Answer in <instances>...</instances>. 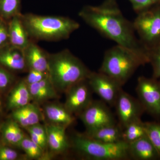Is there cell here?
I'll return each instance as SVG.
<instances>
[{
  "label": "cell",
  "instance_id": "cell-1",
  "mask_svg": "<svg viewBox=\"0 0 160 160\" xmlns=\"http://www.w3.org/2000/svg\"><path fill=\"white\" fill-rule=\"evenodd\" d=\"M78 15L104 36L133 52L144 65L149 63V51L136 35L133 22L123 15L117 0H105L99 6H85Z\"/></svg>",
  "mask_w": 160,
  "mask_h": 160
},
{
  "label": "cell",
  "instance_id": "cell-2",
  "mask_svg": "<svg viewBox=\"0 0 160 160\" xmlns=\"http://www.w3.org/2000/svg\"><path fill=\"white\" fill-rule=\"evenodd\" d=\"M21 18L30 39L57 42L67 39L79 28V23L67 17L22 13Z\"/></svg>",
  "mask_w": 160,
  "mask_h": 160
},
{
  "label": "cell",
  "instance_id": "cell-3",
  "mask_svg": "<svg viewBox=\"0 0 160 160\" xmlns=\"http://www.w3.org/2000/svg\"><path fill=\"white\" fill-rule=\"evenodd\" d=\"M91 72L69 49L48 54V73L58 92L65 93L72 86L87 79Z\"/></svg>",
  "mask_w": 160,
  "mask_h": 160
},
{
  "label": "cell",
  "instance_id": "cell-4",
  "mask_svg": "<svg viewBox=\"0 0 160 160\" xmlns=\"http://www.w3.org/2000/svg\"><path fill=\"white\" fill-rule=\"evenodd\" d=\"M72 149L85 159L91 160H130L129 144L125 142H102L85 133L77 132L70 139Z\"/></svg>",
  "mask_w": 160,
  "mask_h": 160
},
{
  "label": "cell",
  "instance_id": "cell-5",
  "mask_svg": "<svg viewBox=\"0 0 160 160\" xmlns=\"http://www.w3.org/2000/svg\"><path fill=\"white\" fill-rule=\"evenodd\" d=\"M144 65L133 52L117 45L106 50L98 71L112 78L123 86L136 70Z\"/></svg>",
  "mask_w": 160,
  "mask_h": 160
},
{
  "label": "cell",
  "instance_id": "cell-6",
  "mask_svg": "<svg viewBox=\"0 0 160 160\" xmlns=\"http://www.w3.org/2000/svg\"><path fill=\"white\" fill-rule=\"evenodd\" d=\"M132 22L139 39L148 51L160 44V3L137 13Z\"/></svg>",
  "mask_w": 160,
  "mask_h": 160
},
{
  "label": "cell",
  "instance_id": "cell-7",
  "mask_svg": "<svg viewBox=\"0 0 160 160\" xmlns=\"http://www.w3.org/2000/svg\"><path fill=\"white\" fill-rule=\"evenodd\" d=\"M160 79L140 76L136 86L138 99L146 112L160 119Z\"/></svg>",
  "mask_w": 160,
  "mask_h": 160
},
{
  "label": "cell",
  "instance_id": "cell-8",
  "mask_svg": "<svg viewBox=\"0 0 160 160\" xmlns=\"http://www.w3.org/2000/svg\"><path fill=\"white\" fill-rule=\"evenodd\" d=\"M78 117L86 127V131L118 123L109 106L102 100H93Z\"/></svg>",
  "mask_w": 160,
  "mask_h": 160
},
{
  "label": "cell",
  "instance_id": "cell-9",
  "mask_svg": "<svg viewBox=\"0 0 160 160\" xmlns=\"http://www.w3.org/2000/svg\"><path fill=\"white\" fill-rule=\"evenodd\" d=\"M118 122L122 128L135 121L141 120L146 112L138 99L130 95L122 89L120 90L115 104Z\"/></svg>",
  "mask_w": 160,
  "mask_h": 160
},
{
  "label": "cell",
  "instance_id": "cell-10",
  "mask_svg": "<svg viewBox=\"0 0 160 160\" xmlns=\"http://www.w3.org/2000/svg\"><path fill=\"white\" fill-rule=\"evenodd\" d=\"M87 81L92 92L109 106L114 107L120 90L122 89L115 80L107 75L92 72Z\"/></svg>",
  "mask_w": 160,
  "mask_h": 160
},
{
  "label": "cell",
  "instance_id": "cell-11",
  "mask_svg": "<svg viewBox=\"0 0 160 160\" xmlns=\"http://www.w3.org/2000/svg\"><path fill=\"white\" fill-rule=\"evenodd\" d=\"M92 92L87 79L81 81L66 92L64 105L72 114L78 116L93 101Z\"/></svg>",
  "mask_w": 160,
  "mask_h": 160
},
{
  "label": "cell",
  "instance_id": "cell-12",
  "mask_svg": "<svg viewBox=\"0 0 160 160\" xmlns=\"http://www.w3.org/2000/svg\"><path fill=\"white\" fill-rule=\"evenodd\" d=\"M0 65L13 73L28 70L23 50L10 44L0 49Z\"/></svg>",
  "mask_w": 160,
  "mask_h": 160
},
{
  "label": "cell",
  "instance_id": "cell-13",
  "mask_svg": "<svg viewBox=\"0 0 160 160\" xmlns=\"http://www.w3.org/2000/svg\"><path fill=\"white\" fill-rule=\"evenodd\" d=\"M48 147L53 154H62L71 148L66 134L67 127L48 123L46 125Z\"/></svg>",
  "mask_w": 160,
  "mask_h": 160
},
{
  "label": "cell",
  "instance_id": "cell-14",
  "mask_svg": "<svg viewBox=\"0 0 160 160\" xmlns=\"http://www.w3.org/2000/svg\"><path fill=\"white\" fill-rule=\"evenodd\" d=\"M42 112L44 118L49 124L68 128L75 121L74 115L68 111L64 104L56 102L45 103Z\"/></svg>",
  "mask_w": 160,
  "mask_h": 160
},
{
  "label": "cell",
  "instance_id": "cell-15",
  "mask_svg": "<svg viewBox=\"0 0 160 160\" xmlns=\"http://www.w3.org/2000/svg\"><path fill=\"white\" fill-rule=\"evenodd\" d=\"M11 112L10 118L25 129L39 123L44 118L42 111L39 108L38 105L34 102Z\"/></svg>",
  "mask_w": 160,
  "mask_h": 160
},
{
  "label": "cell",
  "instance_id": "cell-16",
  "mask_svg": "<svg viewBox=\"0 0 160 160\" xmlns=\"http://www.w3.org/2000/svg\"><path fill=\"white\" fill-rule=\"evenodd\" d=\"M35 42L30 40L28 46L23 50L28 70L33 69L48 72L49 53L42 49Z\"/></svg>",
  "mask_w": 160,
  "mask_h": 160
},
{
  "label": "cell",
  "instance_id": "cell-17",
  "mask_svg": "<svg viewBox=\"0 0 160 160\" xmlns=\"http://www.w3.org/2000/svg\"><path fill=\"white\" fill-rule=\"evenodd\" d=\"M31 95L24 78L16 82L9 90L6 99V106L10 111L17 109L31 102Z\"/></svg>",
  "mask_w": 160,
  "mask_h": 160
},
{
  "label": "cell",
  "instance_id": "cell-18",
  "mask_svg": "<svg viewBox=\"0 0 160 160\" xmlns=\"http://www.w3.org/2000/svg\"><path fill=\"white\" fill-rule=\"evenodd\" d=\"M130 159L159 160L158 152L147 136L129 144Z\"/></svg>",
  "mask_w": 160,
  "mask_h": 160
},
{
  "label": "cell",
  "instance_id": "cell-19",
  "mask_svg": "<svg viewBox=\"0 0 160 160\" xmlns=\"http://www.w3.org/2000/svg\"><path fill=\"white\" fill-rule=\"evenodd\" d=\"M32 101L39 104L59 97L58 92L52 82L49 76L38 82L28 85Z\"/></svg>",
  "mask_w": 160,
  "mask_h": 160
},
{
  "label": "cell",
  "instance_id": "cell-20",
  "mask_svg": "<svg viewBox=\"0 0 160 160\" xmlns=\"http://www.w3.org/2000/svg\"><path fill=\"white\" fill-rule=\"evenodd\" d=\"M21 14L12 18L8 22V31L9 44L23 50L31 39L23 25Z\"/></svg>",
  "mask_w": 160,
  "mask_h": 160
},
{
  "label": "cell",
  "instance_id": "cell-21",
  "mask_svg": "<svg viewBox=\"0 0 160 160\" xmlns=\"http://www.w3.org/2000/svg\"><path fill=\"white\" fill-rule=\"evenodd\" d=\"M21 127L10 118L0 126L1 143L12 147L18 148L20 143L26 137Z\"/></svg>",
  "mask_w": 160,
  "mask_h": 160
},
{
  "label": "cell",
  "instance_id": "cell-22",
  "mask_svg": "<svg viewBox=\"0 0 160 160\" xmlns=\"http://www.w3.org/2000/svg\"><path fill=\"white\" fill-rule=\"evenodd\" d=\"M122 132V128L118 122L91 131H86L84 133L91 138L99 142L113 143L123 141Z\"/></svg>",
  "mask_w": 160,
  "mask_h": 160
},
{
  "label": "cell",
  "instance_id": "cell-23",
  "mask_svg": "<svg viewBox=\"0 0 160 160\" xmlns=\"http://www.w3.org/2000/svg\"><path fill=\"white\" fill-rule=\"evenodd\" d=\"M146 136L145 122L142 120L132 122L123 129L122 140L129 144Z\"/></svg>",
  "mask_w": 160,
  "mask_h": 160
},
{
  "label": "cell",
  "instance_id": "cell-24",
  "mask_svg": "<svg viewBox=\"0 0 160 160\" xmlns=\"http://www.w3.org/2000/svg\"><path fill=\"white\" fill-rule=\"evenodd\" d=\"M21 12V0H0V18L9 22Z\"/></svg>",
  "mask_w": 160,
  "mask_h": 160
},
{
  "label": "cell",
  "instance_id": "cell-25",
  "mask_svg": "<svg viewBox=\"0 0 160 160\" xmlns=\"http://www.w3.org/2000/svg\"><path fill=\"white\" fill-rule=\"evenodd\" d=\"M18 148L25 152L28 158L32 159L40 160L45 155V151L30 138L26 136L20 143Z\"/></svg>",
  "mask_w": 160,
  "mask_h": 160
},
{
  "label": "cell",
  "instance_id": "cell-26",
  "mask_svg": "<svg viewBox=\"0 0 160 160\" xmlns=\"http://www.w3.org/2000/svg\"><path fill=\"white\" fill-rule=\"evenodd\" d=\"M146 136L157 150L160 157V122H145Z\"/></svg>",
  "mask_w": 160,
  "mask_h": 160
},
{
  "label": "cell",
  "instance_id": "cell-27",
  "mask_svg": "<svg viewBox=\"0 0 160 160\" xmlns=\"http://www.w3.org/2000/svg\"><path fill=\"white\" fill-rule=\"evenodd\" d=\"M16 82L14 73L0 65V93L10 90Z\"/></svg>",
  "mask_w": 160,
  "mask_h": 160
},
{
  "label": "cell",
  "instance_id": "cell-28",
  "mask_svg": "<svg viewBox=\"0 0 160 160\" xmlns=\"http://www.w3.org/2000/svg\"><path fill=\"white\" fill-rule=\"evenodd\" d=\"M149 52V63L152 68V77L160 79V44L150 49Z\"/></svg>",
  "mask_w": 160,
  "mask_h": 160
},
{
  "label": "cell",
  "instance_id": "cell-29",
  "mask_svg": "<svg viewBox=\"0 0 160 160\" xmlns=\"http://www.w3.org/2000/svg\"><path fill=\"white\" fill-rule=\"evenodd\" d=\"M136 13H139L160 4V0H129Z\"/></svg>",
  "mask_w": 160,
  "mask_h": 160
},
{
  "label": "cell",
  "instance_id": "cell-30",
  "mask_svg": "<svg viewBox=\"0 0 160 160\" xmlns=\"http://www.w3.org/2000/svg\"><path fill=\"white\" fill-rule=\"evenodd\" d=\"M28 71V74L26 78H24V80L28 85L38 82L49 76L48 72L33 69H29Z\"/></svg>",
  "mask_w": 160,
  "mask_h": 160
},
{
  "label": "cell",
  "instance_id": "cell-31",
  "mask_svg": "<svg viewBox=\"0 0 160 160\" xmlns=\"http://www.w3.org/2000/svg\"><path fill=\"white\" fill-rule=\"evenodd\" d=\"M20 155L16 150L10 146L1 143L0 147V160L18 159Z\"/></svg>",
  "mask_w": 160,
  "mask_h": 160
},
{
  "label": "cell",
  "instance_id": "cell-32",
  "mask_svg": "<svg viewBox=\"0 0 160 160\" xmlns=\"http://www.w3.org/2000/svg\"><path fill=\"white\" fill-rule=\"evenodd\" d=\"M9 44L8 22L0 19V49Z\"/></svg>",
  "mask_w": 160,
  "mask_h": 160
},
{
  "label": "cell",
  "instance_id": "cell-33",
  "mask_svg": "<svg viewBox=\"0 0 160 160\" xmlns=\"http://www.w3.org/2000/svg\"><path fill=\"white\" fill-rule=\"evenodd\" d=\"M3 104L2 100L1 97V93H0V114H2L3 112Z\"/></svg>",
  "mask_w": 160,
  "mask_h": 160
},
{
  "label": "cell",
  "instance_id": "cell-34",
  "mask_svg": "<svg viewBox=\"0 0 160 160\" xmlns=\"http://www.w3.org/2000/svg\"><path fill=\"white\" fill-rule=\"evenodd\" d=\"M1 140H0V147H1Z\"/></svg>",
  "mask_w": 160,
  "mask_h": 160
},
{
  "label": "cell",
  "instance_id": "cell-35",
  "mask_svg": "<svg viewBox=\"0 0 160 160\" xmlns=\"http://www.w3.org/2000/svg\"><path fill=\"white\" fill-rule=\"evenodd\" d=\"M1 18H0V19H1Z\"/></svg>",
  "mask_w": 160,
  "mask_h": 160
},
{
  "label": "cell",
  "instance_id": "cell-36",
  "mask_svg": "<svg viewBox=\"0 0 160 160\" xmlns=\"http://www.w3.org/2000/svg\"></svg>",
  "mask_w": 160,
  "mask_h": 160
}]
</instances>
